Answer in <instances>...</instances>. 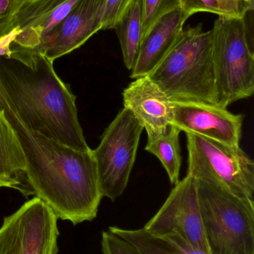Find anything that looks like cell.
<instances>
[{"instance_id":"cell-1","label":"cell","mask_w":254,"mask_h":254,"mask_svg":"<svg viewBox=\"0 0 254 254\" xmlns=\"http://www.w3.org/2000/svg\"><path fill=\"white\" fill-rule=\"evenodd\" d=\"M0 106L22 146L33 195L46 203L58 219L74 225L93 220L103 195L92 149L76 150L28 129L1 92Z\"/></svg>"},{"instance_id":"cell-2","label":"cell","mask_w":254,"mask_h":254,"mask_svg":"<svg viewBox=\"0 0 254 254\" xmlns=\"http://www.w3.org/2000/svg\"><path fill=\"white\" fill-rule=\"evenodd\" d=\"M11 50L10 58H0V92L21 123L76 150H90L76 95L57 75L53 63L34 52Z\"/></svg>"},{"instance_id":"cell-3","label":"cell","mask_w":254,"mask_h":254,"mask_svg":"<svg viewBox=\"0 0 254 254\" xmlns=\"http://www.w3.org/2000/svg\"><path fill=\"white\" fill-rule=\"evenodd\" d=\"M172 102L217 105L211 31L203 24L183 29L175 45L149 74Z\"/></svg>"},{"instance_id":"cell-4","label":"cell","mask_w":254,"mask_h":254,"mask_svg":"<svg viewBox=\"0 0 254 254\" xmlns=\"http://www.w3.org/2000/svg\"><path fill=\"white\" fill-rule=\"evenodd\" d=\"M197 191L210 254H254V200L202 180Z\"/></svg>"},{"instance_id":"cell-5","label":"cell","mask_w":254,"mask_h":254,"mask_svg":"<svg viewBox=\"0 0 254 254\" xmlns=\"http://www.w3.org/2000/svg\"><path fill=\"white\" fill-rule=\"evenodd\" d=\"M246 16H219L210 30L217 106L222 108L254 93L253 39Z\"/></svg>"},{"instance_id":"cell-6","label":"cell","mask_w":254,"mask_h":254,"mask_svg":"<svg viewBox=\"0 0 254 254\" xmlns=\"http://www.w3.org/2000/svg\"><path fill=\"white\" fill-rule=\"evenodd\" d=\"M187 175L240 198L254 200V160L240 148L186 133Z\"/></svg>"},{"instance_id":"cell-7","label":"cell","mask_w":254,"mask_h":254,"mask_svg":"<svg viewBox=\"0 0 254 254\" xmlns=\"http://www.w3.org/2000/svg\"><path fill=\"white\" fill-rule=\"evenodd\" d=\"M143 127L130 110H120L92 149L103 197L114 201L128 186Z\"/></svg>"},{"instance_id":"cell-8","label":"cell","mask_w":254,"mask_h":254,"mask_svg":"<svg viewBox=\"0 0 254 254\" xmlns=\"http://www.w3.org/2000/svg\"><path fill=\"white\" fill-rule=\"evenodd\" d=\"M58 218L34 197L4 218L0 227V254H58Z\"/></svg>"},{"instance_id":"cell-9","label":"cell","mask_w":254,"mask_h":254,"mask_svg":"<svg viewBox=\"0 0 254 254\" xmlns=\"http://www.w3.org/2000/svg\"><path fill=\"white\" fill-rule=\"evenodd\" d=\"M143 228L155 234H174L209 254L197 191L196 179L186 176L171 190L156 214Z\"/></svg>"},{"instance_id":"cell-10","label":"cell","mask_w":254,"mask_h":254,"mask_svg":"<svg viewBox=\"0 0 254 254\" xmlns=\"http://www.w3.org/2000/svg\"><path fill=\"white\" fill-rule=\"evenodd\" d=\"M173 126L231 146H240L244 116L214 104L173 102Z\"/></svg>"},{"instance_id":"cell-11","label":"cell","mask_w":254,"mask_h":254,"mask_svg":"<svg viewBox=\"0 0 254 254\" xmlns=\"http://www.w3.org/2000/svg\"><path fill=\"white\" fill-rule=\"evenodd\" d=\"M104 3V0H79L64 20L42 40L38 47L29 52L54 63L79 49L101 30Z\"/></svg>"},{"instance_id":"cell-12","label":"cell","mask_w":254,"mask_h":254,"mask_svg":"<svg viewBox=\"0 0 254 254\" xmlns=\"http://www.w3.org/2000/svg\"><path fill=\"white\" fill-rule=\"evenodd\" d=\"M125 108L146 130L148 139L164 134L173 122V102L149 77L134 79L122 92Z\"/></svg>"},{"instance_id":"cell-13","label":"cell","mask_w":254,"mask_h":254,"mask_svg":"<svg viewBox=\"0 0 254 254\" xmlns=\"http://www.w3.org/2000/svg\"><path fill=\"white\" fill-rule=\"evenodd\" d=\"M187 19L178 7L155 22L142 41L131 78L149 75L162 62L183 32Z\"/></svg>"},{"instance_id":"cell-14","label":"cell","mask_w":254,"mask_h":254,"mask_svg":"<svg viewBox=\"0 0 254 254\" xmlns=\"http://www.w3.org/2000/svg\"><path fill=\"white\" fill-rule=\"evenodd\" d=\"M16 190L24 196L33 195L26 176V162L13 127L0 106V188Z\"/></svg>"},{"instance_id":"cell-15","label":"cell","mask_w":254,"mask_h":254,"mask_svg":"<svg viewBox=\"0 0 254 254\" xmlns=\"http://www.w3.org/2000/svg\"><path fill=\"white\" fill-rule=\"evenodd\" d=\"M112 234L126 240L143 254H207L174 234H159L144 228L131 230L113 226Z\"/></svg>"},{"instance_id":"cell-16","label":"cell","mask_w":254,"mask_h":254,"mask_svg":"<svg viewBox=\"0 0 254 254\" xmlns=\"http://www.w3.org/2000/svg\"><path fill=\"white\" fill-rule=\"evenodd\" d=\"M142 0H134L124 12L114 28L120 43L127 69L134 68L142 43Z\"/></svg>"},{"instance_id":"cell-17","label":"cell","mask_w":254,"mask_h":254,"mask_svg":"<svg viewBox=\"0 0 254 254\" xmlns=\"http://www.w3.org/2000/svg\"><path fill=\"white\" fill-rule=\"evenodd\" d=\"M180 132L181 131L178 128L171 125L164 134L153 139H148L145 147L147 152L160 160L173 185H177L180 181Z\"/></svg>"},{"instance_id":"cell-18","label":"cell","mask_w":254,"mask_h":254,"mask_svg":"<svg viewBox=\"0 0 254 254\" xmlns=\"http://www.w3.org/2000/svg\"><path fill=\"white\" fill-rule=\"evenodd\" d=\"M180 8L188 19L197 13H210L224 17L240 18L254 10L252 0H180Z\"/></svg>"},{"instance_id":"cell-19","label":"cell","mask_w":254,"mask_h":254,"mask_svg":"<svg viewBox=\"0 0 254 254\" xmlns=\"http://www.w3.org/2000/svg\"><path fill=\"white\" fill-rule=\"evenodd\" d=\"M64 1L65 0H25L15 17L14 26L19 27L21 31L30 28Z\"/></svg>"},{"instance_id":"cell-20","label":"cell","mask_w":254,"mask_h":254,"mask_svg":"<svg viewBox=\"0 0 254 254\" xmlns=\"http://www.w3.org/2000/svg\"><path fill=\"white\" fill-rule=\"evenodd\" d=\"M180 0H142V41L155 22L180 7Z\"/></svg>"},{"instance_id":"cell-21","label":"cell","mask_w":254,"mask_h":254,"mask_svg":"<svg viewBox=\"0 0 254 254\" xmlns=\"http://www.w3.org/2000/svg\"><path fill=\"white\" fill-rule=\"evenodd\" d=\"M134 0H104L101 30L113 29L116 22Z\"/></svg>"},{"instance_id":"cell-22","label":"cell","mask_w":254,"mask_h":254,"mask_svg":"<svg viewBox=\"0 0 254 254\" xmlns=\"http://www.w3.org/2000/svg\"><path fill=\"white\" fill-rule=\"evenodd\" d=\"M101 252L103 254H143L133 245L110 231L101 234Z\"/></svg>"},{"instance_id":"cell-23","label":"cell","mask_w":254,"mask_h":254,"mask_svg":"<svg viewBox=\"0 0 254 254\" xmlns=\"http://www.w3.org/2000/svg\"><path fill=\"white\" fill-rule=\"evenodd\" d=\"M25 0H0V38L12 31L15 17Z\"/></svg>"},{"instance_id":"cell-24","label":"cell","mask_w":254,"mask_h":254,"mask_svg":"<svg viewBox=\"0 0 254 254\" xmlns=\"http://www.w3.org/2000/svg\"><path fill=\"white\" fill-rule=\"evenodd\" d=\"M20 33V28L19 27H15L10 32L0 38V58H10L12 55V45Z\"/></svg>"},{"instance_id":"cell-25","label":"cell","mask_w":254,"mask_h":254,"mask_svg":"<svg viewBox=\"0 0 254 254\" xmlns=\"http://www.w3.org/2000/svg\"><path fill=\"white\" fill-rule=\"evenodd\" d=\"M252 1H254V0H252Z\"/></svg>"}]
</instances>
